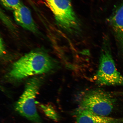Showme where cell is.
Wrapping results in <instances>:
<instances>
[{
  "instance_id": "obj_1",
  "label": "cell",
  "mask_w": 123,
  "mask_h": 123,
  "mask_svg": "<svg viewBox=\"0 0 123 123\" xmlns=\"http://www.w3.org/2000/svg\"><path fill=\"white\" fill-rule=\"evenodd\" d=\"M52 60L47 54L35 51L24 55L12 66L10 75L16 80L47 73L53 68Z\"/></svg>"
},
{
  "instance_id": "obj_2",
  "label": "cell",
  "mask_w": 123,
  "mask_h": 123,
  "mask_svg": "<svg viewBox=\"0 0 123 123\" xmlns=\"http://www.w3.org/2000/svg\"><path fill=\"white\" fill-rule=\"evenodd\" d=\"M95 80L100 86H123V76L117 69L107 38L103 41Z\"/></svg>"
},
{
  "instance_id": "obj_3",
  "label": "cell",
  "mask_w": 123,
  "mask_h": 123,
  "mask_svg": "<svg viewBox=\"0 0 123 123\" xmlns=\"http://www.w3.org/2000/svg\"><path fill=\"white\" fill-rule=\"evenodd\" d=\"M115 101L109 92L100 88L92 89L83 94L78 108L96 115L108 116L113 110Z\"/></svg>"
},
{
  "instance_id": "obj_4",
  "label": "cell",
  "mask_w": 123,
  "mask_h": 123,
  "mask_svg": "<svg viewBox=\"0 0 123 123\" xmlns=\"http://www.w3.org/2000/svg\"><path fill=\"white\" fill-rule=\"evenodd\" d=\"M41 84V80L39 78L34 77L29 80L14 106L15 111L34 123H43L38 114L35 102Z\"/></svg>"
},
{
  "instance_id": "obj_5",
  "label": "cell",
  "mask_w": 123,
  "mask_h": 123,
  "mask_svg": "<svg viewBox=\"0 0 123 123\" xmlns=\"http://www.w3.org/2000/svg\"><path fill=\"white\" fill-rule=\"evenodd\" d=\"M58 25L72 34L78 33L80 24L70 0H45Z\"/></svg>"
},
{
  "instance_id": "obj_6",
  "label": "cell",
  "mask_w": 123,
  "mask_h": 123,
  "mask_svg": "<svg viewBox=\"0 0 123 123\" xmlns=\"http://www.w3.org/2000/svg\"><path fill=\"white\" fill-rule=\"evenodd\" d=\"M13 14L15 21L21 27L33 33L39 34L38 28L28 7L22 4L14 11Z\"/></svg>"
},
{
  "instance_id": "obj_7",
  "label": "cell",
  "mask_w": 123,
  "mask_h": 123,
  "mask_svg": "<svg viewBox=\"0 0 123 123\" xmlns=\"http://www.w3.org/2000/svg\"><path fill=\"white\" fill-rule=\"evenodd\" d=\"M76 115V123H123V117L101 116L79 108L77 110Z\"/></svg>"
},
{
  "instance_id": "obj_8",
  "label": "cell",
  "mask_w": 123,
  "mask_h": 123,
  "mask_svg": "<svg viewBox=\"0 0 123 123\" xmlns=\"http://www.w3.org/2000/svg\"><path fill=\"white\" fill-rule=\"evenodd\" d=\"M109 21L115 36L119 43L121 56L123 58V4L113 12Z\"/></svg>"
},
{
  "instance_id": "obj_9",
  "label": "cell",
  "mask_w": 123,
  "mask_h": 123,
  "mask_svg": "<svg viewBox=\"0 0 123 123\" xmlns=\"http://www.w3.org/2000/svg\"><path fill=\"white\" fill-rule=\"evenodd\" d=\"M40 107L44 114L50 119L57 121L59 119L57 112L51 105H41Z\"/></svg>"
},
{
  "instance_id": "obj_10",
  "label": "cell",
  "mask_w": 123,
  "mask_h": 123,
  "mask_svg": "<svg viewBox=\"0 0 123 123\" xmlns=\"http://www.w3.org/2000/svg\"><path fill=\"white\" fill-rule=\"evenodd\" d=\"M1 3L5 8L14 11L23 4L20 0H0Z\"/></svg>"
},
{
  "instance_id": "obj_11",
  "label": "cell",
  "mask_w": 123,
  "mask_h": 123,
  "mask_svg": "<svg viewBox=\"0 0 123 123\" xmlns=\"http://www.w3.org/2000/svg\"><path fill=\"white\" fill-rule=\"evenodd\" d=\"M3 41V39L1 38L0 39V54L1 55L4 53V48Z\"/></svg>"
}]
</instances>
